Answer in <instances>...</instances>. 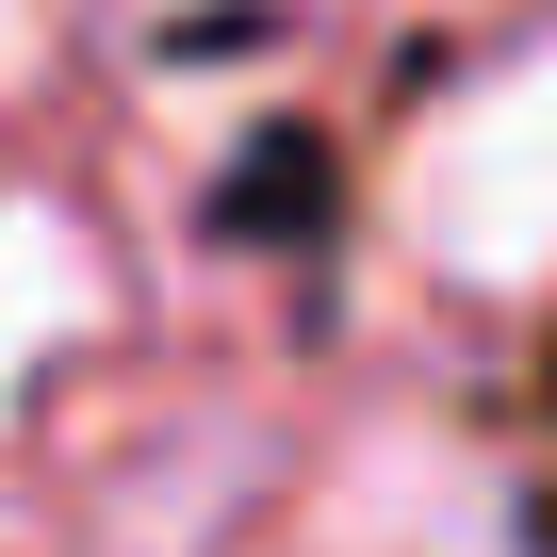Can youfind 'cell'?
I'll use <instances>...</instances> for the list:
<instances>
[{
  "label": "cell",
  "instance_id": "cell-1",
  "mask_svg": "<svg viewBox=\"0 0 557 557\" xmlns=\"http://www.w3.org/2000/svg\"><path fill=\"white\" fill-rule=\"evenodd\" d=\"M394 230L475 278V296H524V278H557V34H524L508 66H475L410 164H394Z\"/></svg>",
  "mask_w": 557,
  "mask_h": 557
},
{
  "label": "cell",
  "instance_id": "cell-2",
  "mask_svg": "<svg viewBox=\"0 0 557 557\" xmlns=\"http://www.w3.org/2000/svg\"><path fill=\"white\" fill-rule=\"evenodd\" d=\"M312 557H508V475L459 426H361L312 475Z\"/></svg>",
  "mask_w": 557,
  "mask_h": 557
},
{
  "label": "cell",
  "instance_id": "cell-3",
  "mask_svg": "<svg viewBox=\"0 0 557 557\" xmlns=\"http://www.w3.org/2000/svg\"><path fill=\"white\" fill-rule=\"evenodd\" d=\"M99 312H115L99 230H83L66 197H0V410H17L66 345H99Z\"/></svg>",
  "mask_w": 557,
  "mask_h": 557
},
{
  "label": "cell",
  "instance_id": "cell-4",
  "mask_svg": "<svg viewBox=\"0 0 557 557\" xmlns=\"http://www.w3.org/2000/svg\"><path fill=\"white\" fill-rule=\"evenodd\" d=\"M50 34H66V0H0V83H34V66H50Z\"/></svg>",
  "mask_w": 557,
  "mask_h": 557
}]
</instances>
